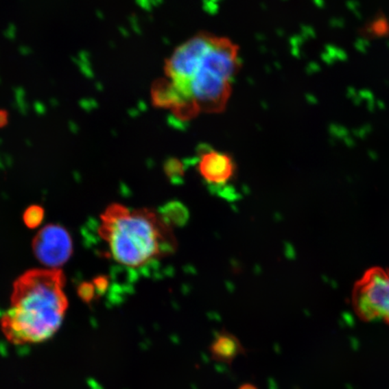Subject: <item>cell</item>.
<instances>
[{"label": "cell", "mask_w": 389, "mask_h": 389, "mask_svg": "<svg viewBox=\"0 0 389 389\" xmlns=\"http://www.w3.org/2000/svg\"><path fill=\"white\" fill-rule=\"evenodd\" d=\"M241 68L238 45L227 37L200 32L173 51L164 76L152 86V100L182 121L223 112Z\"/></svg>", "instance_id": "6da1fadb"}, {"label": "cell", "mask_w": 389, "mask_h": 389, "mask_svg": "<svg viewBox=\"0 0 389 389\" xmlns=\"http://www.w3.org/2000/svg\"><path fill=\"white\" fill-rule=\"evenodd\" d=\"M65 281L62 270L33 269L14 282L10 307L0 319L10 344H40L57 333L69 307Z\"/></svg>", "instance_id": "7a4b0ae2"}, {"label": "cell", "mask_w": 389, "mask_h": 389, "mask_svg": "<svg viewBox=\"0 0 389 389\" xmlns=\"http://www.w3.org/2000/svg\"><path fill=\"white\" fill-rule=\"evenodd\" d=\"M108 250L106 256L131 270H142L176 252L177 240L158 211L131 209L125 204H109L100 215L97 228Z\"/></svg>", "instance_id": "3957f363"}, {"label": "cell", "mask_w": 389, "mask_h": 389, "mask_svg": "<svg viewBox=\"0 0 389 389\" xmlns=\"http://www.w3.org/2000/svg\"><path fill=\"white\" fill-rule=\"evenodd\" d=\"M353 303L359 318L384 320L389 325V270H368L354 286Z\"/></svg>", "instance_id": "277c9868"}, {"label": "cell", "mask_w": 389, "mask_h": 389, "mask_svg": "<svg viewBox=\"0 0 389 389\" xmlns=\"http://www.w3.org/2000/svg\"><path fill=\"white\" fill-rule=\"evenodd\" d=\"M36 257L49 269H59L73 252L71 236L60 224H47L40 230L32 243Z\"/></svg>", "instance_id": "5b68a950"}, {"label": "cell", "mask_w": 389, "mask_h": 389, "mask_svg": "<svg viewBox=\"0 0 389 389\" xmlns=\"http://www.w3.org/2000/svg\"><path fill=\"white\" fill-rule=\"evenodd\" d=\"M197 171L210 189L222 193L235 180L237 165L230 154L207 148L198 155Z\"/></svg>", "instance_id": "8992f818"}, {"label": "cell", "mask_w": 389, "mask_h": 389, "mask_svg": "<svg viewBox=\"0 0 389 389\" xmlns=\"http://www.w3.org/2000/svg\"><path fill=\"white\" fill-rule=\"evenodd\" d=\"M210 357L215 362L233 365V362L241 355H246L247 350L240 339L226 328L216 331L209 347Z\"/></svg>", "instance_id": "52a82bcc"}, {"label": "cell", "mask_w": 389, "mask_h": 389, "mask_svg": "<svg viewBox=\"0 0 389 389\" xmlns=\"http://www.w3.org/2000/svg\"><path fill=\"white\" fill-rule=\"evenodd\" d=\"M359 34L365 40L389 37V19L383 11L379 10L364 27L359 29Z\"/></svg>", "instance_id": "ba28073f"}, {"label": "cell", "mask_w": 389, "mask_h": 389, "mask_svg": "<svg viewBox=\"0 0 389 389\" xmlns=\"http://www.w3.org/2000/svg\"><path fill=\"white\" fill-rule=\"evenodd\" d=\"M158 211L163 220L172 228L174 226H183L189 219V211L180 202H169Z\"/></svg>", "instance_id": "9c48e42d"}, {"label": "cell", "mask_w": 389, "mask_h": 389, "mask_svg": "<svg viewBox=\"0 0 389 389\" xmlns=\"http://www.w3.org/2000/svg\"><path fill=\"white\" fill-rule=\"evenodd\" d=\"M164 173L167 178L174 185H180L185 176L184 164L176 158H169L164 164Z\"/></svg>", "instance_id": "30bf717a"}, {"label": "cell", "mask_w": 389, "mask_h": 389, "mask_svg": "<svg viewBox=\"0 0 389 389\" xmlns=\"http://www.w3.org/2000/svg\"><path fill=\"white\" fill-rule=\"evenodd\" d=\"M45 218V209L38 204L29 207L23 215V220L25 226L30 229H36L43 223Z\"/></svg>", "instance_id": "8fae6325"}, {"label": "cell", "mask_w": 389, "mask_h": 389, "mask_svg": "<svg viewBox=\"0 0 389 389\" xmlns=\"http://www.w3.org/2000/svg\"><path fill=\"white\" fill-rule=\"evenodd\" d=\"M78 295L80 298L86 304H91L95 299L99 298L96 287H95L93 282H82L78 287Z\"/></svg>", "instance_id": "7c38bea8"}, {"label": "cell", "mask_w": 389, "mask_h": 389, "mask_svg": "<svg viewBox=\"0 0 389 389\" xmlns=\"http://www.w3.org/2000/svg\"><path fill=\"white\" fill-rule=\"evenodd\" d=\"M93 282L95 287H96L97 296H100L105 294L108 290L109 278L106 275H99L94 279Z\"/></svg>", "instance_id": "4fadbf2b"}, {"label": "cell", "mask_w": 389, "mask_h": 389, "mask_svg": "<svg viewBox=\"0 0 389 389\" xmlns=\"http://www.w3.org/2000/svg\"><path fill=\"white\" fill-rule=\"evenodd\" d=\"M325 50H327V53L329 54V56L331 58V60H333V62H335V60H347V54H346L344 50H341V49H338L334 45H325Z\"/></svg>", "instance_id": "5bb4252c"}, {"label": "cell", "mask_w": 389, "mask_h": 389, "mask_svg": "<svg viewBox=\"0 0 389 389\" xmlns=\"http://www.w3.org/2000/svg\"><path fill=\"white\" fill-rule=\"evenodd\" d=\"M354 46H355L357 50L360 51V53L366 54L367 53L368 48L370 47V43H368L367 40L359 38L356 40Z\"/></svg>", "instance_id": "9a60e30c"}, {"label": "cell", "mask_w": 389, "mask_h": 389, "mask_svg": "<svg viewBox=\"0 0 389 389\" xmlns=\"http://www.w3.org/2000/svg\"><path fill=\"white\" fill-rule=\"evenodd\" d=\"M331 27L333 28H344L345 25L344 19H338V17H334L331 19L329 22Z\"/></svg>", "instance_id": "2e32d148"}, {"label": "cell", "mask_w": 389, "mask_h": 389, "mask_svg": "<svg viewBox=\"0 0 389 389\" xmlns=\"http://www.w3.org/2000/svg\"><path fill=\"white\" fill-rule=\"evenodd\" d=\"M305 70H307L308 74L311 75V74L316 73V72L321 71V67H320V65L317 64L316 62H310L309 64H308Z\"/></svg>", "instance_id": "e0dca14e"}, {"label": "cell", "mask_w": 389, "mask_h": 389, "mask_svg": "<svg viewBox=\"0 0 389 389\" xmlns=\"http://www.w3.org/2000/svg\"><path fill=\"white\" fill-rule=\"evenodd\" d=\"M237 389H259L257 386L252 384V383L245 382L244 384L239 386Z\"/></svg>", "instance_id": "ac0fdd59"}, {"label": "cell", "mask_w": 389, "mask_h": 389, "mask_svg": "<svg viewBox=\"0 0 389 389\" xmlns=\"http://www.w3.org/2000/svg\"><path fill=\"white\" fill-rule=\"evenodd\" d=\"M347 7L349 10L355 12V11H357L359 8V3L357 1H349L347 2Z\"/></svg>", "instance_id": "d6986e66"}, {"label": "cell", "mask_w": 389, "mask_h": 389, "mask_svg": "<svg viewBox=\"0 0 389 389\" xmlns=\"http://www.w3.org/2000/svg\"><path fill=\"white\" fill-rule=\"evenodd\" d=\"M8 122L7 114L5 112L0 111V128L4 126Z\"/></svg>", "instance_id": "ffe728a7"}, {"label": "cell", "mask_w": 389, "mask_h": 389, "mask_svg": "<svg viewBox=\"0 0 389 389\" xmlns=\"http://www.w3.org/2000/svg\"><path fill=\"white\" fill-rule=\"evenodd\" d=\"M357 96L355 89L349 88L347 89V97L349 99H354Z\"/></svg>", "instance_id": "44dd1931"}, {"label": "cell", "mask_w": 389, "mask_h": 389, "mask_svg": "<svg viewBox=\"0 0 389 389\" xmlns=\"http://www.w3.org/2000/svg\"><path fill=\"white\" fill-rule=\"evenodd\" d=\"M307 99L308 101V103H310L311 105H316V104L318 103V100H317L316 97L312 94H308L307 96Z\"/></svg>", "instance_id": "7402d4cb"}, {"label": "cell", "mask_w": 389, "mask_h": 389, "mask_svg": "<svg viewBox=\"0 0 389 389\" xmlns=\"http://www.w3.org/2000/svg\"><path fill=\"white\" fill-rule=\"evenodd\" d=\"M314 2L316 3V5L319 8H322L325 7V1L324 0H314Z\"/></svg>", "instance_id": "603a6c76"}, {"label": "cell", "mask_w": 389, "mask_h": 389, "mask_svg": "<svg viewBox=\"0 0 389 389\" xmlns=\"http://www.w3.org/2000/svg\"><path fill=\"white\" fill-rule=\"evenodd\" d=\"M377 105H379V108L380 109H384L386 108V105L384 102H382V101H379V102H377Z\"/></svg>", "instance_id": "cb8c5ba5"}, {"label": "cell", "mask_w": 389, "mask_h": 389, "mask_svg": "<svg viewBox=\"0 0 389 389\" xmlns=\"http://www.w3.org/2000/svg\"><path fill=\"white\" fill-rule=\"evenodd\" d=\"M354 14H355L357 19H362V14H359V11H355V12H354Z\"/></svg>", "instance_id": "d4e9b609"}, {"label": "cell", "mask_w": 389, "mask_h": 389, "mask_svg": "<svg viewBox=\"0 0 389 389\" xmlns=\"http://www.w3.org/2000/svg\"><path fill=\"white\" fill-rule=\"evenodd\" d=\"M387 45H388V47H389V42H387Z\"/></svg>", "instance_id": "484cf974"}]
</instances>
